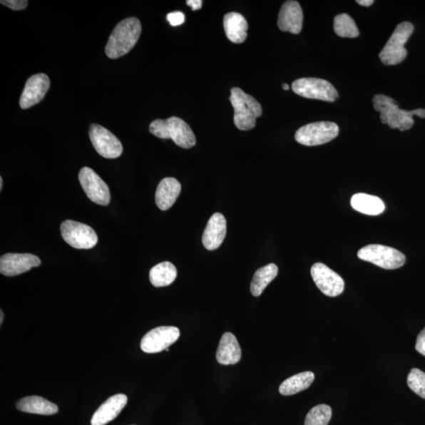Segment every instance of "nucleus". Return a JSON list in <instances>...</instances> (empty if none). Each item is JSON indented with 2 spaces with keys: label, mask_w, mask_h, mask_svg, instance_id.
<instances>
[{
  "label": "nucleus",
  "mask_w": 425,
  "mask_h": 425,
  "mask_svg": "<svg viewBox=\"0 0 425 425\" xmlns=\"http://www.w3.org/2000/svg\"><path fill=\"white\" fill-rule=\"evenodd\" d=\"M142 32L138 19L132 17L119 22L109 37L105 48L106 55L111 59L126 56L138 43Z\"/></svg>",
  "instance_id": "nucleus-1"
},
{
  "label": "nucleus",
  "mask_w": 425,
  "mask_h": 425,
  "mask_svg": "<svg viewBox=\"0 0 425 425\" xmlns=\"http://www.w3.org/2000/svg\"><path fill=\"white\" fill-rule=\"evenodd\" d=\"M374 108L381 113L382 123L391 128H398L400 131L409 130L414 124V116L425 118V110L416 109L409 111L400 110L399 105L392 98L384 95H377L374 100Z\"/></svg>",
  "instance_id": "nucleus-2"
},
{
  "label": "nucleus",
  "mask_w": 425,
  "mask_h": 425,
  "mask_svg": "<svg viewBox=\"0 0 425 425\" xmlns=\"http://www.w3.org/2000/svg\"><path fill=\"white\" fill-rule=\"evenodd\" d=\"M149 130L158 138L171 139L182 148H191L196 143L195 135L191 127L183 119L178 117L155 120L150 123Z\"/></svg>",
  "instance_id": "nucleus-3"
},
{
  "label": "nucleus",
  "mask_w": 425,
  "mask_h": 425,
  "mask_svg": "<svg viewBox=\"0 0 425 425\" xmlns=\"http://www.w3.org/2000/svg\"><path fill=\"white\" fill-rule=\"evenodd\" d=\"M230 102L234 109V124L240 130L247 131L256 126V120L262 115L260 103L240 88L231 89Z\"/></svg>",
  "instance_id": "nucleus-4"
},
{
  "label": "nucleus",
  "mask_w": 425,
  "mask_h": 425,
  "mask_svg": "<svg viewBox=\"0 0 425 425\" xmlns=\"http://www.w3.org/2000/svg\"><path fill=\"white\" fill-rule=\"evenodd\" d=\"M414 30L411 22H402L394 29L388 43L379 53V57L386 66H394L404 62L407 56L405 43Z\"/></svg>",
  "instance_id": "nucleus-5"
},
{
  "label": "nucleus",
  "mask_w": 425,
  "mask_h": 425,
  "mask_svg": "<svg viewBox=\"0 0 425 425\" xmlns=\"http://www.w3.org/2000/svg\"><path fill=\"white\" fill-rule=\"evenodd\" d=\"M360 260L373 263L384 270H396L404 267L406 257L399 250L384 245H371L358 252Z\"/></svg>",
  "instance_id": "nucleus-6"
},
{
  "label": "nucleus",
  "mask_w": 425,
  "mask_h": 425,
  "mask_svg": "<svg viewBox=\"0 0 425 425\" xmlns=\"http://www.w3.org/2000/svg\"><path fill=\"white\" fill-rule=\"evenodd\" d=\"M339 133V126L329 121L310 123L295 133V139L302 145L318 146L335 139Z\"/></svg>",
  "instance_id": "nucleus-7"
},
{
  "label": "nucleus",
  "mask_w": 425,
  "mask_h": 425,
  "mask_svg": "<svg viewBox=\"0 0 425 425\" xmlns=\"http://www.w3.org/2000/svg\"><path fill=\"white\" fill-rule=\"evenodd\" d=\"M293 92L302 97L326 102H335L337 90L327 81L318 78H300L292 83Z\"/></svg>",
  "instance_id": "nucleus-8"
},
{
  "label": "nucleus",
  "mask_w": 425,
  "mask_h": 425,
  "mask_svg": "<svg viewBox=\"0 0 425 425\" xmlns=\"http://www.w3.org/2000/svg\"><path fill=\"white\" fill-rule=\"evenodd\" d=\"M61 234L66 244L76 249L93 248L98 240L92 227L72 220H66L61 225Z\"/></svg>",
  "instance_id": "nucleus-9"
},
{
  "label": "nucleus",
  "mask_w": 425,
  "mask_h": 425,
  "mask_svg": "<svg viewBox=\"0 0 425 425\" xmlns=\"http://www.w3.org/2000/svg\"><path fill=\"white\" fill-rule=\"evenodd\" d=\"M79 181L88 199L101 206H108L111 202L110 189L98 175L88 167H83L79 173Z\"/></svg>",
  "instance_id": "nucleus-10"
},
{
  "label": "nucleus",
  "mask_w": 425,
  "mask_h": 425,
  "mask_svg": "<svg viewBox=\"0 0 425 425\" xmlns=\"http://www.w3.org/2000/svg\"><path fill=\"white\" fill-rule=\"evenodd\" d=\"M180 335V330L173 326H161L148 332L141 339L140 348L143 352H162L175 343Z\"/></svg>",
  "instance_id": "nucleus-11"
},
{
  "label": "nucleus",
  "mask_w": 425,
  "mask_h": 425,
  "mask_svg": "<svg viewBox=\"0 0 425 425\" xmlns=\"http://www.w3.org/2000/svg\"><path fill=\"white\" fill-rule=\"evenodd\" d=\"M90 140L98 154L106 158H117L123 153V147L115 135L106 128L93 124L89 130Z\"/></svg>",
  "instance_id": "nucleus-12"
},
{
  "label": "nucleus",
  "mask_w": 425,
  "mask_h": 425,
  "mask_svg": "<svg viewBox=\"0 0 425 425\" xmlns=\"http://www.w3.org/2000/svg\"><path fill=\"white\" fill-rule=\"evenodd\" d=\"M311 276L317 287L329 297H337L344 290V280L338 273L323 263H315L310 270Z\"/></svg>",
  "instance_id": "nucleus-13"
},
{
  "label": "nucleus",
  "mask_w": 425,
  "mask_h": 425,
  "mask_svg": "<svg viewBox=\"0 0 425 425\" xmlns=\"http://www.w3.org/2000/svg\"><path fill=\"white\" fill-rule=\"evenodd\" d=\"M41 261L31 254H6L0 259V272L6 277H14L39 267Z\"/></svg>",
  "instance_id": "nucleus-14"
},
{
  "label": "nucleus",
  "mask_w": 425,
  "mask_h": 425,
  "mask_svg": "<svg viewBox=\"0 0 425 425\" xmlns=\"http://www.w3.org/2000/svg\"><path fill=\"white\" fill-rule=\"evenodd\" d=\"M50 86V79L46 74L38 73L29 78L20 98L21 108L26 110L39 103L43 100Z\"/></svg>",
  "instance_id": "nucleus-15"
},
{
  "label": "nucleus",
  "mask_w": 425,
  "mask_h": 425,
  "mask_svg": "<svg viewBox=\"0 0 425 425\" xmlns=\"http://www.w3.org/2000/svg\"><path fill=\"white\" fill-rule=\"evenodd\" d=\"M303 13L297 1H287L280 9L278 17V27L283 32L299 34L302 31Z\"/></svg>",
  "instance_id": "nucleus-16"
},
{
  "label": "nucleus",
  "mask_w": 425,
  "mask_h": 425,
  "mask_svg": "<svg viewBox=\"0 0 425 425\" xmlns=\"http://www.w3.org/2000/svg\"><path fill=\"white\" fill-rule=\"evenodd\" d=\"M226 219L220 212L212 215L205 229L202 242L205 248L215 250L222 245L226 236Z\"/></svg>",
  "instance_id": "nucleus-17"
},
{
  "label": "nucleus",
  "mask_w": 425,
  "mask_h": 425,
  "mask_svg": "<svg viewBox=\"0 0 425 425\" xmlns=\"http://www.w3.org/2000/svg\"><path fill=\"white\" fill-rule=\"evenodd\" d=\"M128 398L126 394H118L110 397L98 408L91 424L92 425H105L115 420L126 406Z\"/></svg>",
  "instance_id": "nucleus-18"
},
{
  "label": "nucleus",
  "mask_w": 425,
  "mask_h": 425,
  "mask_svg": "<svg viewBox=\"0 0 425 425\" xmlns=\"http://www.w3.org/2000/svg\"><path fill=\"white\" fill-rule=\"evenodd\" d=\"M242 356L241 348L236 337L231 332L223 334L217 348L216 359L221 365L237 364Z\"/></svg>",
  "instance_id": "nucleus-19"
},
{
  "label": "nucleus",
  "mask_w": 425,
  "mask_h": 425,
  "mask_svg": "<svg viewBox=\"0 0 425 425\" xmlns=\"http://www.w3.org/2000/svg\"><path fill=\"white\" fill-rule=\"evenodd\" d=\"M180 192L181 185L177 179L166 178L162 180L155 193L158 208L162 210H169L175 203Z\"/></svg>",
  "instance_id": "nucleus-20"
},
{
  "label": "nucleus",
  "mask_w": 425,
  "mask_h": 425,
  "mask_svg": "<svg viewBox=\"0 0 425 425\" xmlns=\"http://www.w3.org/2000/svg\"><path fill=\"white\" fill-rule=\"evenodd\" d=\"M224 29L227 39L235 43H244L247 37V21L242 14L231 12L225 15Z\"/></svg>",
  "instance_id": "nucleus-21"
},
{
  "label": "nucleus",
  "mask_w": 425,
  "mask_h": 425,
  "mask_svg": "<svg viewBox=\"0 0 425 425\" xmlns=\"http://www.w3.org/2000/svg\"><path fill=\"white\" fill-rule=\"evenodd\" d=\"M19 411L40 415H53L58 411V407L53 402L40 396H29L17 402Z\"/></svg>",
  "instance_id": "nucleus-22"
},
{
  "label": "nucleus",
  "mask_w": 425,
  "mask_h": 425,
  "mask_svg": "<svg viewBox=\"0 0 425 425\" xmlns=\"http://www.w3.org/2000/svg\"><path fill=\"white\" fill-rule=\"evenodd\" d=\"M352 208L364 215L377 216L382 215L385 210L384 203L379 197L365 193H358L352 196Z\"/></svg>",
  "instance_id": "nucleus-23"
},
{
  "label": "nucleus",
  "mask_w": 425,
  "mask_h": 425,
  "mask_svg": "<svg viewBox=\"0 0 425 425\" xmlns=\"http://www.w3.org/2000/svg\"><path fill=\"white\" fill-rule=\"evenodd\" d=\"M315 376L312 372H303L296 375H294L287 379L280 384L279 391L282 396H292V394H297L304 391L314 382Z\"/></svg>",
  "instance_id": "nucleus-24"
},
{
  "label": "nucleus",
  "mask_w": 425,
  "mask_h": 425,
  "mask_svg": "<svg viewBox=\"0 0 425 425\" xmlns=\"http://www.w3.org/2000/svg\"><path fill=\"white\" fill-rule=\"evenodd\" d=\"M177 276V268L170 262L156 265L149 273L150 282L156 287L170 285L176 280Z\"/></svg>",
  "instance_id": "nucleus-25"
},
{
  "label": "nucleus",
  "mask_w": 425,
  "mask_h": 425,
  "mask_svg": "<svg viewBox=\"0 0 425 425\" xmlns=\"http://www.w3.org/2000/svg\"><path fill=\"white\" fill-rule=\"evenodd\" d=\"M278 275L277 265L273 263L257 270L250 285V292L255 297H259Z\"/></svg>",
  "instance_id": "nucleus-26"
},
{
  "label": "nucleus",
  "mask_w": 425,
  "mask_h": 425,
  "mask_svg": "<svg viewBox=\"0 0 425 425\" xmlns=\"http://www.w3.org/2000/svg\"><path fill=\"white\" fill-rule=\"evenodd\" d=\"M334 31L340 37L355 38L359 36L354 21L347 14H341L334 19Z\"/></svg>",
  "instance_id": "nucleus-27"
},
{
  "label": "nucleus",
  "mask_w": 425,
  "mask_h": 425,
  "mask_svg": "<svg viewBox=\"0 0 425 425\" xmlns=\"http://www.w3.org/2000/svg\"><path fill=\"white\" fill-rule=\"evenodd\" d=\"M332 411L329 406L317 405L311 409L306 416L304 425H328Z\"/></svg>",
  "instance_id": "nucleus-28"
},
{
  "label": "nucleus",
  "mask_w": 425,
  "mask_h": 425,
  "mask_svg": "<svg viewBox=\"0 0 425 425\" xmlns=\"http://www.w3.org/2000/svg\"><path fill=\"white\" fill-rule=\"evenodd\" d=\"M407 384L414 393L425 399V373L419 369H413L407 377Z\"/></svg>",
  "instance_id": "nucleus-29"
},
{
  "label": "nucleus",
  "mask_w": 425,
  "mask_h": 425,
  "mask_svg": "<svg viewBox=\"0 0 425 425\" xmlns=\"http://www.w3.org/2000/svg\"><path fill=\"white\" fill-rule=\"evenodd\" d=\"M3 5L13 11H21L26 9L29 2L26 0H2Z\"/></svg>",
  "instance_id": "nucleus-30"
},
{
  "label": "nucleus",
  "mask_w": 425,
  "mask_h": 425,
  "mask_svg": "<svg viewBox=\"0 0 425 425\" xmlns=\"http://www.w3.org/2000/svg\"><path fill=\"white\" fill-rule=\"evenodd\" d=\"M167 20L172 26H178L184 24L185 21V14L180 11L170 13L167 15Z\"/></svg>",
  "instance_id": "nucleus-31"
},
{
  "label": "nucleus",
  "mask_w": 425,
  "mask_h": 425,
  "mask_svg": "<svg viewBox=\"0 0 425 425\" xmlns=\"http://www.w3.org/2000/svg\"><path fill=\"white\" fill-rule=\"evenodd\" d=\"M415 348L417 352L425 356V328L417 336Z\"/></svg>",
  "instance_id": "nucleus-32"
},
{
  "label": "nucleus",
  "mask_w": 425,
  "mask_h": 425,
  "mask_svg": "<svg viewBox=\"0 0 425 425\" xmlns=\"http://www.w3.org/2000/svg\"><path fill=\"white\" fill-rule=\"evenodd\" d=\"M187 4L192 7L193 11L201 9L203 1L202 0H188Z\"/></svg>",
  "instance_id": "nucleus-33"
},
{
  "label": "nucleus",
  "mask_w": 425,
  "mask_h": 425,
  "mask_svg": "<svg viewBox=\"0 0 425 425\" xmlns=\"http://www.w3.org/2000/svg\"><path fill=\"white\" fill-rule=\"evenodd\" d=\"M357 3L364 6H369L373 4L374 1V0H358Z\"/></svg>",
  "instance_id": "nucleus-34"
},
{
  "label": "nucleus",
  "mask_w": 425,
  "mask_h": 425,
  "mask_svg": "<svg viewBox=\"0 0 425 425\" xmlns=\"http://www.w3.org/2000/svg\"><path fill=\"white\" fill-rule=\"evenodd\" d=\"M0 316H1V318H0V323L2 324L4 322V313L2 310L0 311Z\"/></svg>",
  "instance_id": "nucleus-35"
},
{
  "label": "nucleus",
  "mask_w": 425,
  "mask_h": 425,
  "mask_svg": "<svg viewBox=\"0 0 425 425\" xmlns=\"http://www.w3.org/2000/svg\"><path fill=\"white\" fill-rule=\"evenodd\" d=\"M3 182H4V180H3V178L1 177V178H0V190L3 189Z\"/></svg>",
  "instance_id": "nucleus-36"
},
{
  "label": "nucleus",
  "mask_w": 425,
  "mask_h": 425,
  "mask_svg": "<svg viewBox=\"0 0 425 425\" xmlns=\"http://www.w3.org/2000/svg\"><path fill=\"white\" fill-rule=\"evenodd\" d=\"M283 89L285 90H290V86H287V83H284V85L282 86Z\"/></svg>",
  "instance_id": "nucleus-37"
}]
</instances>
